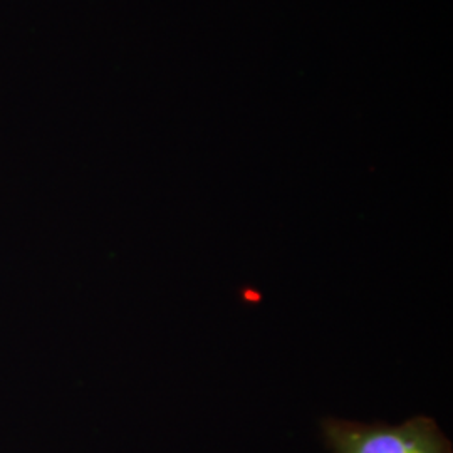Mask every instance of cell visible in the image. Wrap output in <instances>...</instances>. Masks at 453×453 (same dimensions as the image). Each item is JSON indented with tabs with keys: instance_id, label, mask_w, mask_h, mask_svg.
<instances>
[{
	"instance_id": "1",
	"label": "cell",
	"mask_w": 453,
	"mask_h": 453,
	"mask_svg": "<svg viewBox=\"0 0 453 453\" xmlns=\"http://www.w3.org/2000/svg\"><path fill=\"white\" fill-rule=\"evenodd\" d=\"M323 434L331 453H453L450 440L428 417L395 426L327 418Z\"/></svg>"
}]
</instances>
